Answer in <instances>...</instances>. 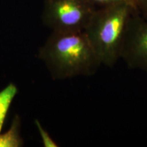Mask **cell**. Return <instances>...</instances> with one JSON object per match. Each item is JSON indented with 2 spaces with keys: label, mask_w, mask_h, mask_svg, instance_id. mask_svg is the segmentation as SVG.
I'll return each mask as SVG.
<instances>
[{
  "label": "cell",
  "mask_w": 147,
  "mask_h": 147,
  "mask_svg": "<svg viewBox=\"0 0 147 147\" xmlns=\"http://www.w3.org/2000/svg\"><path fill=\"white\" fill-rule=\"evenodd\" d=\"M38 57L54 80L93 76L102 65L83 31L53 32Z\"/></svg>",
  "instance_id": "obj_1"
},
{
  "label": "cell",
  "mask_w": 147,
  "mask_h": 147,
  "mask_svg": "<svg viewBox=\"0 0 147 147\" xmlns=\"http://www.w3.org/2000/svg\"><path fill=\"white\" fill-rule=\"evenodd\" d=\"M135 10L128 3L95 9L83 32L102 65L113 67L121 59L127 24Z\"/></svg>",
  "instance_id": "obj_2"
},
{
  "label": "cell",
  "mask_w": 147,
  "mask_h": 147,
  "mask_svg": "<svg viewBox=\"0 0 147 147\" xmlns=\"http://www.w3.org/2000/svg\"><path fill=\"white\" fill-rule=\"evenodd\" d=\"M96 8L86 0H45L42 21L53 32H81Z\"/></svg>",
  "instance_id": "obj_3"
},
{
  "label": "cell",
  "mask_w": 147,
  "mask_h": 147,
  "mask_svg": "<svg viewBox=\"0 0 147 147\" xmlns=\"http://www.w3.org/2000/svg\"><path fill=\"white\" fill-rule=\"evenodd\" d=\"M121 59L130 69L147 72V19L135 10L127 24Z\"/></svg>",
  "instance_id": "obj_4"
},
{
  "label": "cell",
  "mask_w": 147,
  "mask_h": 147,
  "mask_svg": "<svg viewBox=\"0 0 147 147\" xmlns=\"http://www.w3.org/2000/svg\"><path fill=\"white\" fill-rule=\"evenodd\" d=\"M20 119L15 116L11 127L8 131L0 134V147H19L23 146V142L20 136Z\"/></svg>",
  "instance_id": "obj_5"
},
{
  "label": "cell",
  "mask_w": 147,
  "mask_h": 147,
  "mask_svg": "<svg viewBox=\"0 0 147 147\" xmlns=\"http://www.w3.org/2000/svg\"><path fill=\"white\" fill-rule=\"evenodd\" d=\"M17 92L16 87L10 84L3 91L0 92V131L2 127L3 121L8 113V108Z\"/></svg>",
  "instance_id": "obj_6"
},
{
  "label": "cell",
  "mask_w": 147,
  "mask_h": 147,
  "mask_svg": "<svg viewBox=\"0 0 147 147\" xmlns=\"http://www.w3.org/2000/svg\"><path fill=\"white\" fill-rule=\"evenodd\" d=\"M36 125L38 129V131H39L40 135V136H41L42 142H43L44 146L45 147L58 146V145L57 144V143L55 142L52 138H51V137L50 136V135H49V133L46 131L45 129L42 127L39 121L36 120Z\"/></svg>",
  "instance_id": "obj_7"
},
{
  "label": "cell",
  "mask_w": 147,
  "mask_h": 147,
  "mask_svg": "<svg viewBox=\"0 0 147 147\" xmlns=\"http://www.w3.org/2000/svg\"><path fill=\"white\" fill-rule=\"evenodd\" d=\"M86 1H87L88 2L91 3L92 5H93L94 6L96 7V8L106 6V5L117 4V3H131V4L134 5V6H135L134 0H86Z\"/></svg>",
  "instance_id": "obj_8"
},
{
  "label": "cell",
  "mask_w": 147,
  "mask_h": 147,
  "mask_svg": "<svg viewBox=\"0 0 147 147\" xmlns=\"http://www.w3.org/2000/svg\"><path fill=\"white\" fill-rule=\"evenodd\" d=\"M134 3L138 13L147 19V0H134Z\"/></svg>",
  "instance_id": "obj_9"
}]
</instances>
